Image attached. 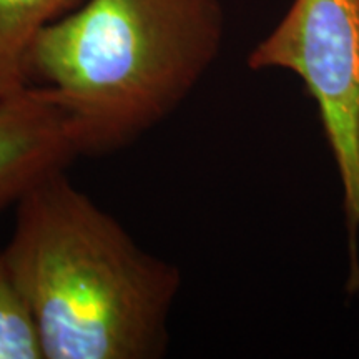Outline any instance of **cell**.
I'll return each mask as SVG.
<instances>
[{"label": "cell", "instance_id": "6da1fadb", "mask_svg": "<svg viewBox=\"0 0 359 359\" xmlns=\"http://www.w3.org/2000/svg\"><path fill=\"white\" fill-rule=\"evenodd\" d=\"M37 326L43 359H158L182 271L130 233L65 170L15 203L2 250Z\"/></svg>", "mask_w": 359, "mask_h": 359}, {"label": "cell", "instance_id": "7a4b0ae2", "mask_svg": "<svg viewBox=\"0 0 359 359\" xmlns=\"http://www.w3.org/2000/svg\"><path fill=\"white\" fill-rule=\"evenodd\" d=\"M223 27L219 0H85L30 43L27 83L53 90L80 155L114 154L187 100Z\"/></svg>", "mask_w": 359, "mask_h": 359}, {"label": "cell", "instance_id": "3957f363", "mask_svg": "<svg viewBox=\"0 0 359 359\" xmlns=\"http://www.w3.org/2000/svg\"><path fill=\"white\" fill-rule=\"evenodd\" d=\"M248 65L293 72L316 102L343 185L348 290L359 293V0H294Z\"/></svg>", "mask_w": 359, "mask_h": 359}, {"label": "cell", "instance_id": "277c9868", "mask_svg": "<svg viewBox=\"0 0 359 359\" xmlns=\"http://www.w3.org/2000/svg\"><path fill=\"white\" fill-rule=\"evenodd\" d=\"M77 156L74 122L52 88L29 85L0 98V213Z\"/></svg>", "mask_w": 359, "mask_h": 359}, {"label": "cell", "instance_id": "5b68a950", "mask_svg": "<svg viewBox=\"0 0 359 359\" xmlns=\"http://www.w3.org/2000/svg\"><path fill=\"white\" fill-rule=\"evenodd\" d=\"M85 0H0V98L29 87L25 57L39 32Z\"/></svg>", "mask_w": 359, "mask_h": 359}, {"label": "cell", "instance_id": "8992f818", "mask_svg": "<svg viewBox=\"0 0 359 359\" xmlns=\"http://www.w3.org/2000/svg\"><path fill=\"white\" fill-rule=\"evenodd\" d=\"M0 359H43L40 336L24 294L0 251Z\"/></svg>", "mask_w": 359, "mask_h": 359}]
</instances>
